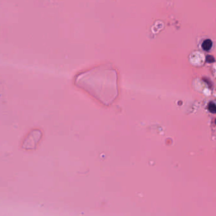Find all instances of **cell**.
Returning <instances> with one entry per match:
<instances>
[{
  "mask_svg": "<svg viewBox=\"0 0 216 216\" xmlns=\"http://www.w3.org/2000/svg\"><path fill=\"white\" fill-rule=\"evenodd\" d=\"M76 84L105 105L118 96L117 74L109 65L100 66L77 76Z\"/></svg>",
  "mask_w": 216,
  "mask_h": 216,
  "instance_id": "1",
  "label": "cell"
},
{
  "mask_svg": "<svg viewBox=\"0 0 216 216\" xmlns=\"http://www.w3.org/2000/svg\"><path fill=\"white\" fill-rule=\"evenodd\" d=\"M209 110L212 114L216 113V105L213 102H210L208 105Z\"/></svg>",
  "mask_w": 216,
  "mask_h": 216,
  "instance_id": "4",
  "label": "cell"
},
{
  "mask_svg": "<svg viewBox=\"0 0 216 216\" xmlns=\"http://www.w3.org/2000/svg\"><path fill=\"white\" fill-rule=\"evenodd\" d=\"M41 136V132L39 130H34L30 133L29 136L27 138V140L25 141L24 145L26 144V146L28 144L31 143V145H34V144L36 143L40 139Z\"/></svg>",
  "mask_w": 216,
  "mask_h": 216,
  "instance_id": "2",
  "label": "cell"
},
{
  "mask_svg": "<svg viewBox=\"0 0 216 216\" xmlns=\"http://www.w3.org/2000/svg\"><path fill=\"white\" fill-rule=\"evenodd\" d=\"M215 124H216V119H215Z\"/></svg>",
  "mask_w": 216,
  "mask_h": 216,
  "instance_id": "5",
  "label": "cell"
},
{
  "mask_svg": "<svg viewBox=\"0 0 216 216\" xmlns=\"http://www.w3.org/2000/svg\"><path fill=\"white\" fill-rule=\"evenodd\" d=\"M202 48L205 51H209L212 46V42L210 40H206L202 43Z\"/></svg>",
  "mask_w": 216,
  "mask_h": 216,
  "instance_id": "3",
  "label": "cell"
}]
</instances>
